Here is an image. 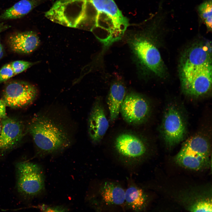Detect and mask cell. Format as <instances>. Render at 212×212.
<instances>
[{"instance_id":"1","label":"cell","mask_w":212,"mask_h":212,"mask_svg":"<svg viewBox=\"0 0 212 212\" xmlns=\"http://www.w3.org/2000/svg\"><path fill=\"white\" fill-rule=\"evenodd\" d=\"M106 48L120 39L129 25L114 0H84L80 21Z\"/></svg>"},{"instance_id":"2","label":"cell","mask_w":212,"mask_h":212,"mask_svg":"<svg viewBox=\"0 0 212 212\" xmlns=\"http://www.w3.org/2000/svg\"><path fill=\"white\" fill-rule=\"evenodd\" d=\"M47 114L35 116L29 124L28 130L37 148L50 154L66 148L71 143L68 130L63 124Z\"/></svg>"},{"instance_id":"3","label":"cell","mask_w":212,"mask_h":212,"mask_svg":"<svg viewBox=\"0 0 212 212\" xmlns=\"http://www.w3.org/2000/svg\"><path fill=\"white\" fill-rule=\"evenodd\" d=\"M145 32L130 36L128 43L138 64L160 76L164 74L165 68L160 53Z\"/></svg>"},{"instance_id":"4","label":"cell","mask_w":212,"mask_h":212,"mask_svg":"<svg viewBox=\"0 0 212 212\" xmlns=\"http://www.w3.org/2000/svg\"><path fill=\"white\" fill-rule=\"evenodd\" d=\"M210 147L207 140L196 135L187 140L175 157L177 163L186 168L199 170L210 165Z\"/></svg>"},{"instance_id":"5","label":"cell","mask_w":212,"mask_h":212,"mask_svg":"<svg viewBox=\"0 0 212 212\" xmlns=\"http://www.w3.org/2000/svg\"><path fill=\"white\" fill-rule=\"evenodd\" d=\"M15 168L17 188L20 194L31 198L43 191L44 177L39 165L27 161H21L16 163Z\"/></svg>"},{"instance_id":"6","label":"cell","mask_w":212,"mask_h":212,"mask_svg":"<svg viewBox=\"0 0 212 212\" xmlns=\"http://www.w3.org/2000/svg\"><path fill=\"white\" fill-rule=\"evenodd\" d=\"M181 87L186 95L198 97L207 94L212 84V63L180 71Z\"/></svg>"},{"instance_id":"7","label":"cell","mask_w":212,"mask_h":212,"mask_svg":"<svg viewBox=\"0 0 212 212\" xmlns=\"http://www.w3.org/2000/svg\"><path fill=\"white\" fill-rule=\"evenodd\" d=\"M187 130L186 121L178 107L174 103L166 108L161 125L160 132L165 143L174 146L184 139Z\"/></svg>"},{"instance_id":"8","label":"cell","mask_w":212,"mask_h":212,"mask_svg":"<svg viewBox=\"0 0 212 212\" xmlns=\"http://www.w3.org/2000/svg\"><path fill=\"white\" fill-rule=\"evenodd\" d=\"M38 94L37 89L34 85L26 82L14 81L6 86L2 100L6 106L22 108L32 104Z\"/></svg>"},{"instance_id":"9","label":"cell","mask_w":212,"mask_h":212,"mask_svg":"<svg viewBox=\"0 0 212 212\" xmlns=\"http://www.w3.org/2000/svg\"><path fill=\"white\" fill-rule=\"evenodd\" d=\"M150 110L149 104L145 98L139 94L130 93L125 96L120 112L126 122L137 124L146 120Z\"/></svg>"},{"instance_id":"10","label":"cell","mask_w":212,"mask_h":212,"mask_svg":"<svg viewBox=\"0 0 212 212\" xmlns=\"http://www.w3.org/2000/svg\"><path fill=\"white\" fill-rule=\"evenodd\" d=\"M0 135V152L3 153L14 148L24 135V126L21 121L13 118L2 119Z\"/></svg>"},{"instance_id":"11","label":"cell","mask_w":212,"mask_h":212,"mask_svg":"<svg viewBox=\"0 0 212 212\" xmlns=\"http://www.w3.org/2000/svg\"><path fill=\"white\" fill-rule=\"evenodd\" d=\"M115 145L120 155L129 160L139 159L146 151L144 142L136 136L130 134L119 135L115 139Z\"/></svg>"},{"instance_id":"12","label":"cell","mask_w":212,"mask_h":212,"mask_svg":"<svg viewBox=\"0 0 212 212\" xmlns=\"http://www.w3.org/2000/svg\"><path fill=\"white\" fill-rule=\"evenodd\" d=\"M109 122L102 105L99 101L95 102L90 112L88 120V132L92 141L97 143L101 141L109 127Z\"/></svg>"},{"instance_id":"13","label":"cell","mask_w":212,"mask_h":212,"mask_svg":"<svg viewBox=\"0 0 212 212\" xmlns=\"http://www.w3.org/2000/svg\"><path fill=\"white\" fill-rule=\"evenodd\" d=\"M211 50L202 43L193 45L182 57L180 70H185L212 63Z\"/></svg>"},{"instance_id":"14","label":"cell","mask_w":212,"mask_h":212,"mask_svg":"<svg viewBox=\"0 0 212 212\" xmlns=\"http://www.w3.org/2000/svg\"><path fill=\"white\" fill-rule=\"evenodd\" d=\"M37 34L32 31L18 32L11 34L7 43L13 51L20 53L29 54L34 51L40 44Z\"/></svg>"},{"instance_id":"15","label":"cell","mask_w":212,"mask_h":212,"mask_svg":"<svg viewBox=\"0 0 212 212\" xmlns=\"http://www.w3.org/2000/svg\"><path fill=\"white\" fill-rule=\"evenodd\" d=\"M125 89L122 83L115 82L111 85L107 102L110 120L113 121L118 117L121 106L125 96Z\"/></svg>"},{"instance_id":"16","label":"cell","mask_w":212,"mask_h":212,"mask_svg":"<svg viewBox=\"0 0 212 212\" xmlns=\"http://www.w3.org/2000/svg\"><path fill=\"white\" fill-rule=\"evenodd\" d=\"M44 0H21L0 15V21L21 18L41 4Z\"/></svg>"},{"instance_id":"17","label":"cell","mask_w":212,"mask_h":212,"mask_svg":"<svg viewBox=\"0 0 212 212\" xmlns=\"http://www.w3.org/2000/svg\"><path fill=\"white\" fill-rule=\"evenodd\" d=\"M100 193L103 201L108 205H120L125 202V191L113 183H104L101 187Z\"/></svg>"},{"instance_id":"18","label":"cell","mask_w":212,"mask_h":212,"mask_svg":"<svg viewBox=\"0 0 212 212\" xmlns=\"http://www.w3.org/2000/svg\"><path fill=\"white\" fill-rule=\"evenodd\" d=\"M146 198L142 189L135 186H131L125 191V202L132 210L139 211L146 205Z\"/></svg>"},{"instance_id":"19","label":"cell","mask_w":212,"mask_h":212,"mask_svg":"<svg viewBox=\"0 0 212 212\" xmlns=\"http://www.w3.org/2000/svg\"><path fill=\"white\" fill-rule=\"evenodd\" d=\"M200 19L205 24L207 31L212 30V0H206L201 4L197 8Z\"/></svg>"},{"instance_id":"20","label":"cell","mask_w":212,"mask_h":212,"mask_svg":"<svg viewBox=\"0 0 212 212\" xmlns=\"http://www.w3.org/2000/svg\"><path fill=\"white\" fill-rule=\"evenodd\" d=\"M189 210L191 212H211V199L207 198L198 200L192 204Z\"/></svg>"},{"instance_id":"21","label":"cell","mask_w":212,"mask_h":212,"mask_svg":"<svg viewBox=\"0 0 212 212\" xmlns=\"http://www.w3.org/2000/svg\"><path fill=\"white\" fill-rule=\"evenodd\" d=\"M35 64L28 61L18 60L12 62L11 64L15 75L24 71Z\"/></svg>"},{"instance_id":"22","label":"cell","mask_w":212,"mask_h":212,"mask_svg":"<svg viewBox=\"0 0 212 212\" xmlns=\"http://www.w3.org/2000/svg\"><path fill=\"white\" fill-rule=\"evenodd\" d=\"M14 75L11 63L5 64L0 70V83L6 81Z\"/></svg>"},{"instance_id":"23","label":"cell","mask_w":212,"mask_h":212,"mask_svg":"<svg viewBox=\"0 0 212 212\" xmlns=\"http://www.w3.org/2000/svg\"><path fill=\"white\" fill-rule=\"evenodd\" d=\"M40 207L42 211L45 212H65L68 211V209L66 208L60 206H48L43 205L40 206Z\"/></svg>"},{"instance_id":"24","label":"cell","mask_w":212,"mask_h":212,"mask_svg":"<svg viewBox=\"0 0 212 212\" xmlns=\"http://www.w3.org/2000/svg\"><path fill=\"white\" fill-rule=\"evenodd\" d=\"M6 107V105L2 100L0 99V118L1 119L7 117Z\"/></svg>"},{"instance_id":"25","label":"cell","mask_w":212,"mask_h":212,"mask_svg":"<svg viewBox=\"0 0 212 212\" xmlns=\"http://www.w3.org/2000/svg\"><path fill=\"white\" fill-rule=\"evenodd\" d=\"M10 27V26L2 22L0 23V33ZM0 44L1 40L0 38Z\"/></svg>"},{"instance_id":"26","label":"cell","mask_w":212,"mask_h":212,"mask_svg":"<svg viewBox=\"0 0 212 212\" xmlns=\"http://www.w3.org/2000/svg\"><path fill=\"white\" fill-rule=\"evenodd\" d=\"M3 54V48L1 44H0V59L2 57Z\"/></svg>"},{"instance_id":"27","label":"cell","mask_w":212,"mask_h":212,"mask_svg":"<svg viewBox=\"0 0 212 212\" xmlns=\"http://www.w3.org/2000/svg\"><path fill=\"white\" fill-rule=\"evenodd\" d=\"M1 123L0 122V135L1 134Z\"/></svg>"}]
</instances>
